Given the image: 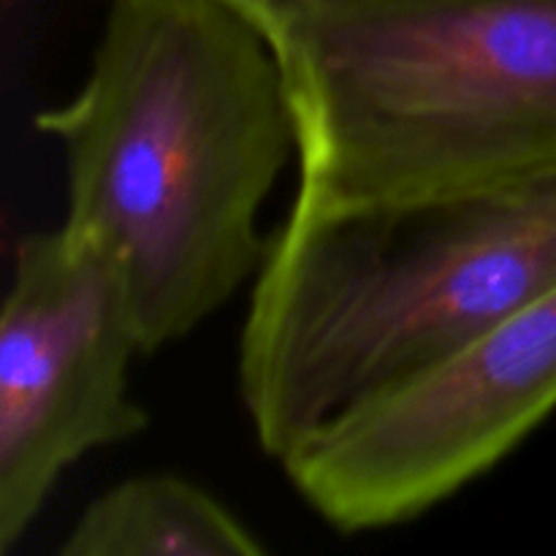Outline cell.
Masks as SVG:
<instances>
[{"mask_svg": "<svg viewBox=\"0 0 556 556\" xmlns=\"http://www.w3.org/2000/svg\"><path fill=\"white\" fill-rule=\"evenodd\" d=\"M63 556H264L223 500L174 472H147L98 494L60 546Z\"/></svg>", "mask_w": 556, "mask_h": 556, "instance_id": "6", "label": "cell"}, {"mask_svg": "<svg viewBox=\"0 0 556 556\" xmlns=\"http://www.w3.org/2000/svg\"><path fill=\"white\" fill-rule=\"evenodd\" d=\"M237 5H242L250 16L261 22L266 30H277L286 22L299 20V16L318 14V11H331V9H345V5L356 3H369V0H233Z\"/></svg>", "mask_w": 556, "mask_h": 556, "instance_id": "7", "label": "cell"}, {"mask_svg": "<svg viewBox=\"0 0 556 556\" xmlns=\"http://www.w3.org/2000/svg\"><path fill=\"white\" fill-rule=\"evenodd\" d=\"M269 36L296 134V206L556 172V0H369Z\"/></svg>", "mask_w": 556, "mask_h": 556, "instance_id": "3", "label": "cell"}, {"mask_svg": "<svg viewBox=\"0 0 556 556\" xmlns=\"http://www.w3.org/2000/svg\"><path fill=\"white\" fill-rule=\"evenodd\" d=\"M36 128L63 150V228L114 266L144 356L258 275L296 134L275 41L242 5L112 0L87 79Z\"/></svg>", "mask_w": 556, "mask_h": 556, "instance_id": "1", "label": "cell"}, {"mask_svg": "<svg viewBox=\"0 0 556 556\" xmlns=\"http://www.w3.org/2000/svg\"><path fill=\"white\" fill-rule=\"evenodd\" d=\"M136 356L114 266L63 226L20 239L0 313V552L25 541L76 462L144 432Z\"/></svg>", "mask_w": 556, "mask_h": 556, "instance_id": "5", "label": "cell"}, {"mask_svg": "<svg viewBox=\"0 0 556 556\" xmlns=\"http://www.w3.org/2000/svg\"><path fill=\"white\" fill-rule=\"evenodd\" d=\"M554 410L556 286L331 421L282 467L326 525L386 530L486 476Z\"/></svg>", "mask_w": 556, "mask_h": 556, "instance_id": "4", "label": "cell"}, {"mask_svg": "<svg viewBox=\"0 0 556 556\" xmlns=\"http://www.w3.org/2000/svg\"><path fill=\"white\" fill-rule=\"evenodd\" d=\"M556 286V172L389 204H291L239 337V394L282 462Z\"/></svg>", "mask_w": 556, "mask_h": 556, "instance_id": "2", "label": "cell"}]
</instances>
